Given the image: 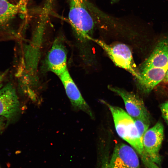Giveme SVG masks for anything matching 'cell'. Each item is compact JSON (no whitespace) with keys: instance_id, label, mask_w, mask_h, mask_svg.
<instances>
[{"instance_id":"7","label":"cell","mask_w":168,"mask_h":168,"mask_svg":"<svg viewBox=\"0 0 168 168\" xmlns=\"http://www.w3.org/2000/svg\"><path fill=\"white\" fill-rule=\"evenodd\" d=\"M108 168H140L138 155L133 148L125 144H116Z\"/></svg>"},{"instance_id":"2","label":"cell","mask_w":168,"mask_h":168,"mask_svg":"<svg viewBox=\"0 0 168 168\" xmlns=\"http://www.w3.org/2000/svg\"><path fill=\"white\" fill-rule=\"evenodd\" d=\"M68 1V18L70 23L78 35L83 38L91 40L94 22L86 0Z\"/></svg>"},{"instance_id":"8","label":"cell","mask_w":168,"mask_h":168,"mask_svg":"<svg viewBox=\"0 0 168 168\" xmlns=\"http://www.w3.org/2000/svg\"><path fill=\"white\" fill-rule=\"evenodd\" d=\"M59 77L64 86L67 95L74 108L86 112L93 118V114L90 107L82 97L68 69Z\"/></svg>"},{"instance_id":"14","label":"cell","mask_w":168,"mask_h":168,"mask_svg":"<svg viewBox=\"0 0 168 168\" xmlns=\"http://www.w3.org/2000/svg\"><path fill=\"white\" fill-rule=\"evenodd\" d=\"M5 119L2 117H0V131L2 130L5 125Z\"/></svg>"},{"instance_id":"18","label":"cell","mask_w":168,"mask_h":168,"mask_svg":"<svg viewBox=\"0 0 168 168\" xmlns=\"http://www.w3.org/2000/svg\"><path fill=\"white\" fill-rule=\"evenodd\" d=\"M107 168H108V167H107Z\"/></svg>"},{"instance_id":"5","label":"cell","mask_w":168,"mask_h":168,"mask_svg":"<svg viewBox=\"0 0 168 168\" xmlns=\"http://www.w3.org/2000/svg\"><path fill=\"white\" fill-rule=\"evenodd\" d=\"M164 135L163 126L160 121L148 129L142 140L144 158L147 157L152 162L157 164H160L161 159L159 151Z\"/></svg>"},{"instance_id":"3","label":"cell","mask_w":168,"mask_h":168,"mask_svg":"<svg viewBox=\"0 0 168 168\" xmlns=\"http://www.w3.org/2000/svg\"><path fill=\"white\" fill-rule=\"evenodd\" d=\"M148 69L160 81H163L168 70V34L159 40L139 70L141 71Z\"/></svg>"},{"instance_id":"17","label":"cell","mask_w":168,"mask_h":168,"mask_svg":"<svg viewBox=\"0 0 168 168\" xmlns=\"http://www.w3.org/2000/svg\"><path fill=\"white\" fill-rule=\"evenodd\" d=\"M118 0H112V2H115Z\"/></svg>"},{"instance_id":"4","label":"cell","mask_w":168,"mask_h":168,"mask_svg":"<svg viewBox=\"0 0 168 168\" xmlns=\"http://www.w3.org/2000/svg\"><path fill=\"white\" fill-rule=\"evenodd\" d=\"M106 52L110 58L118 67L131 73L137 80L140 77L138 70L134 63L131 51L129 47L122 43L109 45L102 40L92 38Z\"/></svg>"},{"instance_id":"1","label":"cell","mask_w":168,"mask_h":168,"mask_svg":"<svg viewBox=\"0 0 168 168\" xmlns=\"http://www.w3.org/2000/svg\"><path fill=\"white\" fill-rule=\"evenodd\" d=\"M100 102L110 110L119 136L143 157L142 140L139 135L133 119L121 108L112 105L103 100Z\"/></svg>"},{"instance_id":"12","label":"cell","mask_w":168,"mask_h":168,"mask_svg":"<svg viewBox=\"0 0 168 168\" xmlns=\"http://www.w3.org/2000/svg\"><path fill=\"white\" fill-rule=\"evenodd\" d=\"M133 119L139 135L143 140L145 133L148 129L150 124L139 119Z\"/></svg>"},{"instance_id":"9","label":"cell","mask_w":168,"mask_h":168,"mask_svg":"<svg viewBox=\"0 0 168 168\" xmlns=\"http://www.w3.org/2000/svg\"><path fill=\"white\" fill-rule=\"evenodd\" d=\"M47 62L50 70L58 77L67 69L66 51L60 39L54 42L48 53Z\"/></svg>"},{"instance_id":"10","label":"cell","mask_w":168,"mask_h":168,"mask_svg":"<svg viewBox=\"0 0 168 168\" xmlns=\"http://www.w3.org/2000/svg\"><path fill=\"white\" fill-rule=\"evenodd\" d=\"M19 101L16 90L11 83L0 89V116L7 119L12 118L17 113Z\"/></svg>"},{"instance_id":"15","label":"cell","mask_w":168,"mask_h":168,"mask_svg":"<svg viewBox=\"0 0 168 168\" xmlns=\"http://www.w3.org/2000/svg\"><path fill=\"white\" fill-rule=\"evenodd\" d=\"M162 82L168 83V70H167Z\"/></svg>"},{"instance_id":"16","label":"cell","mask_w":168,"mask_h":168,"mask_svg":"<svg viewBox=\"0 0 168 168\" xmlns=\"http://www.w3.org/2000/svg\"><path fill=\"white\" fill-rule=\"evenodd\" d=\"M3 77V75H0V82L2 80Z\"/></svg>"},{"instance_id":"13","label":"cell","mask_w":168,"mask_h":168,"mask_svg":"<svg viewBox=\"0 0 168 168\" xmlns=\"http://www.w3.org/2000/svg\"><path fill=\"white\" fill-rule=\"evenodd\" d=\"M160 109L163 117L168 124V101L161 105Z\"/></svg>"},{"instance_id":"11","label":"cell","mask_w":168,"mask_h":168,"mask_svg":"<svg viewBox=\"0 0 168 168\" xmlns=\"http://www.w3.org/2000/svg\"><path fill=\"white\" fill-rule=\"evenodd\" d=\"M20 5H14L7 0H0V26L7 24L17 13Z\"/></svg>"},{"instance_id":"6","label":"cell","mask_w":168,"mask_h":168,"mask_svg":"<svg viewBox=\"0 0 168 168\" xmlns=\"http://www.w3.org/2000/svg\"><path fill=\"white\" fill-rule=\"evenodd\" d=\"M109 89L122 99L127 113L133 119H137L150 124V116L142 100L134 93L123 88L109 85Z\"/></svg>"}]
</instances>
